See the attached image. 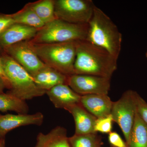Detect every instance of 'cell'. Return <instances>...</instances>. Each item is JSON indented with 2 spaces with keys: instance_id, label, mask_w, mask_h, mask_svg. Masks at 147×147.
Returning <instances> with one entry per match:
<instances>
[{
  "instance_id": "3957f363",
  "label": "cell",
  "mask_w": 147,
  "mask_h": 147,
  "mask_svg": "<svg viewBox=\"0 0 147 147\" xmlns=\"http://www.w3.org/2000/svg\"><path fill=\"white\" fill-rule=\"evenodd\" d=\"M76 41L42 44L31 42L43 63L69 76L75 74Z\"/></svg>"
},
{
  "instance_id": "484cf974",
  "label": "cell",
  "mask_w": 147,
  "mask_h": 147,
  "mask_svg": "<svg viewBox=\"0 0 147 147\" xmlns=\"http://www.w3.org/2000/svg\"><path fill=\"white\" fill-rule=\"evenodd\" d=\"M0 47V49H1ZM0 77L3 79L5 84V85L6 88L10 90L11 85L9 81L7 76L5 73L4 70L3 68L1 58V54L0 53Z\"/></svg>"
},
{
  "instance_id": "2e32d148",
  "label": "cell",
  "mask_w": 147,
  "mask_h": 147,
  "mask_svg": "<svg viewBox=\"0 0 147 147\" xmlns=\"http://www.w3.org/2000/svg\"><path fill=\"white\" fill-rule=\"evenodd\" d=\"M34 147H70L66 129L57 126L48 134L38 133Z\"/></svg>"
},
{
  "instance_id": "7c38bea8",
  "label": "cell",
  "mask_w": 147,
  "mask_h": 147,
  "mask_svg": "<svg viewBox=\"0 0 147 147\" xmlns=\"http://www.w3.org/2000/svg\"><path fill=\"white\" fill-rule=\"evenodd\" d=\"M38 30L15 23L0 35V47L3 49L18 42L31 40L35 36Z\"/></svg>"
},
{
  "instance_id": "5b68a950",
  "label": "cell",
  "mask_w": 147,
  "mask_h": 147,
  "mask_svg": "<svg viewBox=\"0 0 147 147\" xmlns=\"http://www.w3.org/2000/svg\"><path fill=\"white\" fill-rule=\"evenodd\" d=\"M88 24H73L56 19L38 30L33 44L61 43L86 39Z\"/></svg>"
},
{
  "instance_id": "83f0119b",
  "label": "cell",
  "mask_w": 147,
  "mask_h": 147,
  "mask_svg": "<svg viewBox=\"0 0 147 147\" xmlns=\"http://www.w3.org/2000/svg\"><path fill=\"white\" fill-rule=\"evenodd\" d=\"M0 147H5V138H0Z\"/></svg>"
},
{
  "instance_id": "603a6c76",
  "label": "cell",
  "mask_w": 147,
  "mask_h": 147,
  "mask_svg": "<svg viewBox=\"0 0 147 147\" xmlns=\"http://www.w3.org/2000/svg\"><path fill=\"white\" fill-rule=\"evenodd\" d=\"M135 97L137 113L147 125V102L136 92Z\"/></svg>"
},
{
  "instance_id": "e0dca14e",
  "label": "cell",
  "mask_w": 147,
  "mask_h": 147,
  "mask_svg": "<svg viewBox=\"0 0 147 147\" xmlns=\"http://www.w3.org/2000/svg\"><path fill=\"white\" fill-rule=\"evenodd\" d=\"M128 147H147V125L136 111Z\"/></svg>"
},
{
  "instance_id": "30bf717a",
  "label": "cell",
  "mask_w": 147,
  "mask_h": 147,
  "mask_svg": "<svg viewBox=\"0 0 147 147\" xmlns=\"http://www.w3.org/2000/svg\"><path fill=\"white\" fill-rule=\"evenodd\" d=\"M43 119V115L39 112L32 115H0V138H5L8 132L17 127L30 125H40Z\"/></svg>"
},
{
  "instance_id": "ba28073f",
  "label": "cell",
  "mask_w": 147,
  "mask_h": 147,
  "mask_svg": "<svg viewBox=\"0 0 147 147\" xmlns=\"http://www.w3.org/2000/svg\"><path fill=\"white\" fill-rule=\"evenodd\" d=\"M3 50L32 76L46 65L37 55L30 40L18 42L4 47Z\"/></svg>"
},
{
  "instance_id": "7402d4cb",
  "label": "cell",
  "mask_w": 147,
  "mask_h": 147,
  "mask_svg": "<svg viewBox=\"0 0 147 147\" xmlns=\"http://www.w3.org/2000/svg\"><path fill=\"white\" fill-rule=\"evenodd\" d=\"M113 119L111 115L104 117L97 118L95 123V132L109 134L112 131Z\"/></svg>"
},
{
  "instance_id": "6da1fadb",
  "label": "cell",
  "mask_w": 147,
  "mask_h": 147,
  "mask_svg": "<svg viewBox=\"0 0 147 147\" xmlns=\"http://www.w3.org/2000/svg\"><path fill=\"white\" fill-rule=\"evenodd\" d=\"M117 60L106 50L86 40L76 41L75 74L111 79L117 68Z\"/></svg>"
},
{
  "instance_id": "ac0fdd59",
  "label": "cell",
  "mask_w": 147,
  "mask_h": 147,
  "mask_svg": "<svg viewBox=\"0 0 147 147\" xmlns=\"http://www.w3.org/2000/svg\"><path fill=\"white\" fill-rule=\"evenodd\" d=\"M29 107L25 100L9 93L0 94V111H14L18 114H27Z\"/></svg>"
},
{
  "instance_id": "cb8c5ba5",
  "label": "cell",
  "mask_w": 147,
  "mask_h": 147,
  "mask_svg": "<svg viewBox=\"0 0 147 147\" xmlns=\"http://www.w3.org/2000/svg\"><path fill=\"white\" fill-rule=\"evenodd\" d=\"M108 140L110 144L115 147H128L120 136L115 131H111L108 135Z\"/></svg>"
},
{
  "instance_id": "4fadbf2b",
  "label": "cell",
  "mask_w": 147,
  "mask_h": 147,
  "mask_svg": "<svg viewBox=\"0 0 147 147\" xmlns=\"http://www.w3.org/2000/svg\"><path fill=\"white\" fill-rule=\"evenodd\" d=\"M81 104L97 118L110 115L113 103L108 95L88 94L82 96Z\"/></svg>"
},
{
  "instance_id": "9a60e30c",
  "label": "cell",
  "mask_w": 147,
  "mask_h": 147,
  "mask_svg": "<svg viewBox=\"0 0 147 147\" xmlns=\"http://www.w3.org/2000/svg\"><path fill=\"white\" fill-rule=\"evenodd\" d=\"M37 86L47 91L60 84L67 85L68 76L45 65L32 76Z\"/></svg>"
},
{
  "instance_id": "8fae6325",
  "label": "cell",
  "mask_w": 147,
  "mask_h": 147,
  "mask_svg": "<svg viewBox=\"0 0 147 147\" xmlns=\"http://www.w3.org/2000/svg\"><path fill=\"white\" fill-rule=\"evenodd\" d=\"M55 108L66 109L81 103V96L71 89L68 85L60 84L46 91V93Z\"/></svg>"
},
{
  "instance_id": "44dd1931",
  "label": "cell",
  "mask_w": 147,
  "mask_h": 147,
  "mask_svg": "<svg viewBox=\"0 0 147 147\" xmlns=\"http://www.w3.org/2000/svg\"><path fill=\"white\" fill-rule=\"evenodd\" d=\"M68 140L70 147H101V140L96 133L74 134Z\"/></svg>"
},
{
  "instance_id": "52a82bcc",
  "label": "cell",
  "mask_w": 147,
  "mask_h": 147,
  "mask_svg": "<svg viewBox=\"0 0 147 147\" xmlns=\"http://www.w3.org/2000/svg\"><path fill=\"white\" fill-rule=\"evenodd\" d=\"M135 91L129 90L120 98L113 102L111 115L113 121L120 127L128 145L136 113Z\"/></svg>"
},
{
  "instance_id": "5bb4252c",
  "label": "cell",
  "mask_w": 147,
  "mask_h": 147,
  "mask_svg": "<svg viewBox=\"0 0 147 147\" xmlns=\"http://www.w3.org/2000/svg\"><path fill=\"white\" fill-rule=\"evenodd\" d=\"M73 116L75 124L76 134L96 133L94 127L97 118L93 115L81 104L72 105L65 109Z\"/></svg>"
},
{
  "instance_id": "7a4b0ae2",
  "label": "cell",
  "mask_w": 147,
  "mask_h": 147,
  "mask_svg": "<svg viewBox=\"0 0 147 147\" xmlns=\"http://www.w3.org/2000/svg\"><path fill=\"white\" fill-rule=\"evenodd\" d=\"M88 26L86 40L103 48L118 59L121 49L122 35L110 17L96 6Z\"/></svg>"
},
{
  "instance_id": "8992f818",
  "label": "cell",
  "mask_w": 147,
  "mask_h": 147,
  "mask_svg": "<svg viewBox=\"0 0 147 147\" xmlns=\"http://www.w3.org/2000/svg\"><path fill=\"white\" fill-rule=\"evenodd\" d=\"M96 6L92 0H56L57 19L73 24H88Z\"/></svg>"
},
{
  "instance_id": "d4e9b609",
  "label": "cell",
  "mask_w": 147,
  "mask_h": 147,
  "mask_svg": "<svg viewBox=\"0 0 147 147\" xmlns=\"http://www.w3.org/2000/svg\"><path fill=\"white\" fill-rule=\"evenodd\" d=\"M14 24L15 22L10 14L0 15V35Z\"/></svg>"
},
{
  "instance_id": "4316f807",
  "label": "cell",
  "mask_w": 147,
  "mask_h": 147,
  "mask_svg": "<svg viewBox=\"0 0 147 147\" xmlns=\"http://www.w3.org/2000/svg\"><path fill=\"white\" fill-rule=\"evenodd\" d=\"M6 88L3 79L0 77V94L3 93L4 90Z\"/></svg>"
},
{
  "instance_id": "d6986e66",
  "label": "cell",
  "mask_w": 147,
  "mask_h": 147,
  "mask_svg": "<svg viewBox=\"0 0 147 147\" xmlns=\"http://www.w3.org/2000/svg\"><path fill=\"white\" fill-rule=\"evenodd\" d=\"M27 5L45 24L57 19L55 13V1L40 0Z\"/></svg>"
},
{
  "instance_id": "f1b7e54d",
  "label": "cell",
  "mask_w": 147,
  "mask_h": 147,
  "mask_svg": "<svg viewBox=\"0 0 147 147\" xmlns=\"http://www.w3.org/2000/svg\"><path fill=\"white\" fill-rule=\"evenodd\" d=\"M145 56H146V58L147 59V47L146 50V53H145Z\"/></svg>"
},
{
  "instance_id": "ffe728a7",
  "label": "cell",
  "mask_w": 147,
  "mask_h": 147,
  "mask_svg": "<svg viewBox=\"0 0 147 147\" xmlns=\"http://www.w3.org/2000/svg\"><path fill=\"white\" fill-rule=\"evenodd\" d=\"M10 15L16 24H23L38 30L45 25L27 4L21 10Z\"/></svg>"
},
{
  "instance_id": "9c48e42d",
  "label": "cell",
  "mask_w": 147,
  "mask_h": 147,
  "mask_svg": "<svg viewBox=\"0 0 147 147\" xmlns=\"http://www.w3.org/2000/svg\"><path fill=\"white\" fill-rule=\"evenodd\" d=\"M110 78L93 75L74 74L69 76L67 85L81 96L88 94L108 95Z\"/></svg>"
},
{
  "instance_id": "277c9868",
  "label": "cell",
  "mask_w": 147,
  "mask_h": 147,
  "mask_svg": "<svg viewBox=\"0 0 147 147\" xmlns=\"http://www.w3.org/2000/svg\"><path fill=\"white\" fill-rule=\"evenodd\" d=\"M1 58L11 85L9 93L25 101L46 93V91L38 86L31 75L13 58L5 52L1 54Z\"/></svg>"
}]
</instances>
